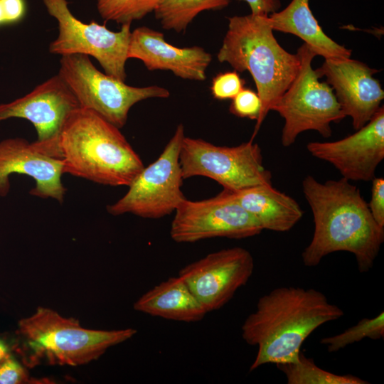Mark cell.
<instances>
[{"label":"cell","mask_w":384,"mask_h":384,"mask_svg":"<svg viewBox=\"0 0 384 384\" xmlns=\"http://www.w3.org/2000/svg\"><path fill=\"white\" fill-rule=\"evenodd\" d=\"M302 186L314 223L302 253L304 265L315 267L327 255L345 251L355 256L361 273L368 272L384 241V227L373 218L360 189L343 177L321 183L311 175Z\"/></svg>","instance_id":"cell-1"},{"label":"cell","mask_w":384,"mask_h":384,"mask_svg":"<svg viewBox=\"0 0 384 384\" xmlns=\"http://www.w3.org/2000/svg\"><path fill=\"white\" fill-rule=\"evenodd\" d=\"M344 314L313 288L280 287L262 296L243 322V340L257 346L252 371L265 364L297 362L307 337L320 326Z\"/></svg>","instance_id":"cell-2"},{"label":"cell","mask_w":384,"mask_h":384,"mask_svg":"<svg viewBox=\"0 0 384 384\" xmlns=\"http://www.w3.org/2000/svg\"><path fill=\"white\" fill-rule=\"evenodd\" d=\"M59 148L63 174L99 184L129 186L144 168L118 127L81 107L65 119Z\"/></svg>","instance_id":"cell-3"},{"label":"cell","mask_w":384,"mask_h":384,"mask_svg":"<svg viewBox=\"0 0 384 384\" xmlns=\"http://www.w3.org/2000/svg\"><path fill=\"white\" fill-rule=\"evenodd\" d=\"M238 73L248 71L262 102L253 139L263 120L296 77L300 66L297 53H290L276 40L268 15L228 18V30L217 54Z\"/></svg>","instance_id":"cell-4"},{"label":"cell","mask_w":384,"mask_h":384,"mask_svg":"<svg viewBox=\"0 0 384 384\" xmlns=\"http://www.w3.org/2000/svg\"><path fill=\"white\" fill-rule=\"evenodd\" d=\"M136 329L83 328L75 318L39 306L18 321L15 351L27 368L46 364L78 366L99 358L115 345L133 337Z\"/></svg>","instance_id":"cell-5"},{"label":"cell","mask_w":384,"mask_h":384,"mask_svg":"<svg viewBox=\"0 0 384 384\" xmlns=\"http://www.w3.org/2000/svg\"><path fill=\"white\" fill-rule=\"evenodd\" d=\"M299 71L280 98L272 107L284 120L281 142L284 146L293 144L302 132L314 130L323 137L331 136V124L346 116L334 92L319 76L311 63L316 54L306 43L297 50Z\"/></svg>","instance_id":"cell-6"},{"label":"cell","mask_w":384,"mask_h":384,"mask_svg":"<svg viewBox=\"0 0 384 384\" xmlns=\"http://www.w3.org/2000/svg\"><path fill=\"white\" fill-rule=\"evenodd\" d=\"M58 75L77 99L80 107L92 110L122 128L131 107L149 98H167L169 91L150 85L133 87L100 72L84 54L61 56Z\"/></svg>","instance_id":"cell-7"},{"label":"cell","mask_w":384,"mask_h":384,"mask_svg":"<svg viewBox=\"0 0 384 384\" xmlns=\"http://www.w3.org/2000/svg\"><path fill=\"white\" fill-rule=\"evenodd\" d=\"M179 163L183 179L208 177L230 191L272 184V174L263 165L261 149L252 139L238 146H226L185 136Z\"/></svg>","instance_id":"cell-8"},{"label":"cell","mask_w":384,"mask_h":384,"mask_svg":"<svg viewBox=\"0 0 384 384\" xmlns=\"http://www.w3.org/2000/svg\"><path fill=\"white\" fill-rule=\"evenodd\" d=\"M184 137L181 123L158 159L142 169L121 198L107 206L110 215L132 213L157 219L176 210L186 198L181 191L183 178L179 163Z\"/></svg>","instance_id":"cell-9"},{"label":"cell","mask_w":384,"mask_h":384,"mask_svg":"<svg viewBox=\"0 0 384 384\" xmlns=\"http://www.w3.org/2000/svg\"><path fill=\"white\" fill-rule=\"evenodd\" d=\"M43 2L49 15L58 22V34L49 45L50 53L92 56L107 75L125 81L131 24H123L120 31H113L94 21L85 23L77 18L70 11L67 0Z\"/></svg>","instance_id":"cell-10"},{"label":"cell","mask_w":384,"mask_h":384,"mask_svg":"<svg viewBox=\"0 0 384 384\" xmlns=\"http://www.w3.org/2000/svg\"><path fill=\"white\" fill-rule=\"evenodd\" d=\"M174 212L170 236L179 243H192L213 238L243 239L263 230L233 193L224 189L208 199L185 198Z\"/></svg>","instance_id":"cell-11"},{"label":"cell","mask_w":384,"mask_h":384,"mask_svg":"<svg viewBox=\"0 0 384 384\" xmlns=\"http://www.w3.org/2000/svg\"><path fill=\"white\" fill-rule=\"evenodd\" d=\"M255 265L251 253L235 247L208 254L178 272L207 313L225 305L250 279Z\"/></svg>","instance_id":"cell-12"},{"label":"cell","mask_w":384,"mask_h":384,"mask_svg":"<svg viewBox=\"0 0 384 384\" xmlns=\"http://www.w3.org/2000/svg\"><path fill=\"white\" fill-rule=\"evenodd\" d=\"M79 103L58 75L36 86L31 92L12 102L0 105V122L21 118L34 127L36 142L54 156L61 159L59 134L68 115Z\"/></svg>","instance_id":"cell-13"},{"label":"cell","mask_w":384,"mask_h":384,"mask_svg":"<svg viewBox=\"0 0 384 384\" xmlns=\"http://www.w3.org/2000/svg\"><path fill=\"white\" fill-rule=\"evenodd\" d=\"M306 149L350 181H371L384 159V107L355 133L336 141L309 142Z\"/></svg>","instance_id":"cell-14"},{"label":"cell","mask_w":384,"mask_h":384,"mask_svg":"<svg viewBox=\"0 0 384 384\" xmlns=\"http://www.w3.org/2000/svg\"><path fill=\"white\" fill-rule=\"evenodd\" d=\"M13 174L28 176L35 181L32 196L52 198L62 203L66 188L61 180L63 161L36 140L9 138L0 141V196L10 191Z\"/></svg>","instance_id":"cell-15"},{"label":"cell","mask_w":384,"mask_h":384,"mask_svg":"<svg viewBox=\"0 0 384 384\" xmlns=\"http://www.w3.org/2000/svg\"><path fill=\"white\" fill-rule=\"evenodd\" d=\"M325 77L354 129L366 124L381 107L384 91L373 77L378 70L359 60L348 58L324 59L315 70Z\"/></svg>","instance_id":"cell-16"},{"label":"cell","mask_w":384,"mask_h":384,"mask_svg":"<svg viewBox=\"0 0 384 384\" xmlns=\"http://www.w3.org/2000/svg\"><path fill=\"white\" fill-rule=\"evenodd\" d=\"M128 58L143 62L147 70H169L185 80L203 81L212 55L203 48H178L166 42L164 35L146 26L131 33Z\"/></svg>","instance_id":"cell-17"},{"label":"cell","mask_w":384,"mask_h":384,"mask_svg":"<svg viewBox=\"0 0 384 384\" xmlns=\"http://www.w3.org/2000/svg\"><path fill=\"white\" fill-rule=\"evenodd\" d=\"M230 192L263 230L287 232L304 215L294 198L277 190L272 184L257 185Z\"/></svg>","instance_id":"cell-18"},{"label":"cell","mask_w":384,"mask_h":384,"mask_svg":"<svg viewBox=\"0 0 384 384\" xmlns=\"http://www.w3.org/2000/svg\"><path fill=\"white\" fill-rule=\"evenodd\" d=\"M273 31L293 34L301 38L324 59L348 58L351 50L328 36L313 15L309 0H292L288 6L268 15Z\"/></svg>","instance_id":"cell-19"},{"label":"cell","mask_w":384,"mask_h":384,"mask_svg":"<svg viewBox=\"0 0 384 384\" xmlns=\"http://www.w3.org/2000/svg\"><path fill=\"white\" fill-rule=\"evenodd\" d=\"M134 309L153 316L188 323L198 321L207 314L179 276L169 277L147 291L135 302Z\"/></svg>","instance_id":"cell-20"},{"label":"cell","mask_w":384,"mask_h":384,"mask_svg":"<svg viewBox=\"0 0 384 384\" xmlns=\"http://www.w3.org/2000/svg\"><path fill=\"white\" fill-rule=\"evenodd\" d=\"M230 0H161L155 11V18L166 30L184 32L201 12L221 10Z\"/></svg>","instance_id":"cell-21"},{"label":"cell","mask_w":384,"mask_h":384,"mask_svg":"<svg viewBox=\"0 0 384 384\" xmlns=\"http://www.w3.org/2000/svg\"><path fill=\"white\" fill-rule=\"evenodd\" d=\"M286 376L288 384H368L353 375H337L317 366L314 360L300 351L297 362L276 365Z\"/></svg>","instance_id":"cell-22"},{"label":"cell","mask_w":384,"mask_h":384,"mask_svg":"<svg viewBox=\"0 0 384 384\" xmlns=\"http://www.w3.org/2000/svg\"><path fill=\"white\" fill-rule=\"evenodd\" d=\"M161 0H97V9L105 21L131 24L154 12Z\"/></svg>","instance_id":"cell-23"},{"label":"cell","mask_w":384,"mask_h":384,"mask_svg":"<svg viewBox=\"0 0 384 384\" xmlns=\"http://www.w3.org/2000/svg\"><path fill=\"white\" fill-rule=\"evenodd\" d=\"M383 337L384 314L382 311L372 319H362L357 324L339 334L323 338L321 343L326 346L329 352L333 353L366 338L378 340Z\"/></svg>","instance_id":"cell-24"},{"label":"cell","mask_w":384,"mask_h":384,"mask_svg":"<svg viewBox=\"0 0 384 384\" xmlns=\"http://www.w3.org/2000/svg\"><path fill=\"white\" fill-rule=\"evenodd\" d=\"M262 102L257 92L244 87L233 99L229 107L231 114L241 118L258 119Z\"/></svg>","instance_id":"cell-25"},{"label":"cell","mask_w":384,"mask_h":384,"mask_svg":"<svg viewBox=\"0 0 384 384\" xmlns=\"http://www.w3.org/2000/svg\"><path fill=\"white\" fill-rule=\"evenodd\" d=\"M245 81L236 70L220 73L212 80L210 92L218 100H232L243 88Z\"/></svg>","instance_id":"cell-26"},{"label":"cell","mask_w":384,"mask_h":384,"mask_svg":"<svg viewBox=\"0 0 384 384\" xmlns=\"http://www.w3.org/2000/svg\"><path fill=\"white\" fill-rule=\"evenodd\" d=\"M48 383L49 380L30 377L26 366L10 356L0 363V384Z\"/></svg>","instance_id":"cell-27"},{"label":"cell","mask_w":384,"mask_h":384,"mask_svg":"<svg viewBox=\"0 0 384 384\" xmlns=\"http://www.w3.org/2000/svg\"><path fill=\"white\" fill-rule=\"evenodd\" d=\"M371 181V198L368 206L376 223L384 227V178L375 177Z\"/></svg>","instance_id":"cell-28"},{"label":"cell","mask_w":384,"mask_h":384,"mask_svg":"<svg viewBox=\"0 0 384 384\" xmlns=\"http://www.w3.org/2000/svg\"><path fill=\"white\" fill-rule=\"evenodd\" d=\"M6 24H14L21 21L25 16L26 4L25 0H1Z\"/></svg>","instance_id":"cell-29"},{"label":"cell","mask_w":384,"mask_h":384,"mask_svg":"<svg viewBox=\"0 0 384 384\" xmlns=\"http://www.w3.org/2000/svg\"><path fill=\"white\" fill-rule=\"evenodd\" d=\"M247 3L252 14L270 15L281 7L279 0H238Z\"/></svg>","instance_id":"cell-30"},{"label":"cell","mask_w":384,"mask_h":384,"mask_svg":"<svg viewBox=\"0 0 384 384\" xmlns=\"http://www.w3.org/2000/svg\"><path fill=\"white\" fill-rule=\"evenodd\" d=\"M11 355V348L5 340L0 337V363Z\"/></svg>","instance_id":"cell-31"},{"label":"cell","mask_w":384,"mask_h":384,"mask_svg":"<svg viewBox=\"0 0 384 384\" xmlns=\"http://www.w3.org/2000/svg\"><path fill=\"white\" fill-rule=\"evenodd\" d=\"M3 25H6V21L2 4L0 0V26Z\"/></svg>","instance_id":"cell-32"}]
</instances>
